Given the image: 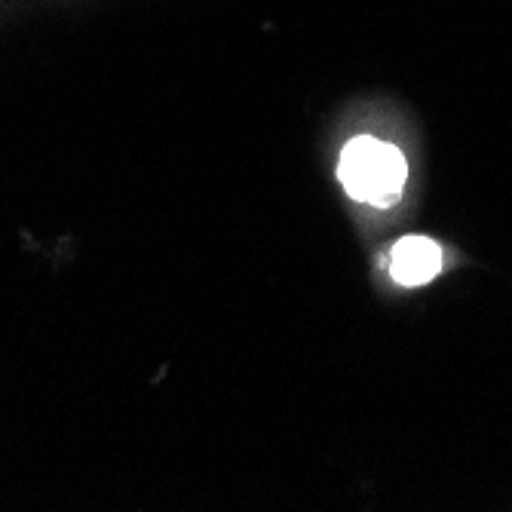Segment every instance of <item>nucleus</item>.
Here are the masks:
<instances>
[{"instance_id":"f257e3e1","label":"nucleus","mask_w":512,"mask_h":512,"mask_svg":"<svg viewBox=\"0 0 512 512\" xmlns=\"http://www.w3.org/2000/svg\"><path fill=\"white\" fill-rule=\"evenodd\" d=\"M338 175L353 200L387 209L402 197L408 166L399 148L381 142V138L359 135L344 148Z\"/></svg>"},{"instance_id":"f03ea898","label":"nucleus","mask_w":512,"mask_h":512,"mask_svg":"<svg viewBox=\"0 0 512 512\" xmlns=\"http://www.w3.org/2000/svg\"><path fill=\"white\" fill-rule=\"evenodd\" d=\"M445 264L442 249L430 237H402L390 252V273L399 286H424L433 276H439Z\"/></svg>"}]
</instances>
